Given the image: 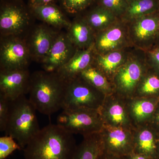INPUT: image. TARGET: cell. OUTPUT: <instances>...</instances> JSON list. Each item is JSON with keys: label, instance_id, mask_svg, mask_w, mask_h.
I'll list each match as a JSON object with an SVG mask.
<instances>
[{"label": "cell", "instance_id": "obj_13", "mask_svg": "<svg viewBox=\"0 0 159 159\" xmlns=\"http://www.w3.org/2000/svg\"><path fill=\"white\" fill-rule=\"evenodd\" d=\"M31 76L27 69L1 70L0 94L12 101L29 93Z\"/></svg>", "mask_w": 159, "mask_h": 159}, {"label": "cell", "instance_id": "obj_16", "mask_svg": "<svg viewBox=\"0 0 159 159\" xmlns=\"http://www.w3.org/2000/svg\"><path fill=\"white\" fill-rule=\"evenodd\" d=\"M96 54L93 45L87 49H77L73 57L57 73L64 80L67 82L92 65Z\"/></svg>", "mask_w": 159, "mask_h": 159}, {"label": "cell", "instance_id": "obj_18", "mask_svg": "<svg viewBox=\"0 0 159 159\" xmlns=\"http://www.w3.org/2000/svg\"><path fill=\"white\" fill-rule=\"evenodd\" d=\"M58 34L47 26H37L27 43L31 57L41 61L48 53Z\"/></svg>", "mask_w": 159, "mask_h": 159}, {"label": "cell", "instance_id": "obj_29", "mask_svg": "<svg viewBox=\"0 0 159 159\" xmlns=\"http://www.w3.org/2000/svg\"><path fill=\"white\" fill-rule=\"evenodd\" d=\"M95 0H61L64 9L71 14H77L86 9Z\"/></svg>", "mask_w": 159, "mask_h": 159}, {"label": "cell", "instance_id": "obj_24", "mask_svg": "<svg viewBox=\"0 0 159 159\" xmlns=\"http://www.w3.org/2000/svg\"><path fill=\"white\" fill-rule=\"evenodd\" d=\"M83 17L95 34L108 28L119 19L111 11L98 5Z\"/></svg>", "mask_w": 159, "mask_h": 159}, {"label": "cell", "instance_id": "obj_5", "mask_svg": "<svg viewBox=\"0 0 159 159\" xmlns=\"http://www.w3.org/2000/svg\"><path fill=\"white\" fill-rule=\"evenodd\" d=\"M66 82L63 110L101 107L106 96L82 77L78 76Z\"/></svg>", "mask_w": 159, "mask_h": 159}, {"label": "cell", "instance_id": "obj_19", "mask_svg": "<svg viewBox=\"0 0 159 159\" xmlns=\"http://www.w3.org/2000/svg\"><path fill=\"white\" fill-rule=\"evenodd\" d=\"M134 48L131 47L105 54H96L93 64L112 82L114 75L126 61Z\"/></svg>", "mask_w": 159, "mask_h": 159}, {"label": "cell", "instance_id": "obj_17", "mask_svg": "<svg viewBox=\"0 0 159 159\" xmlns=\"http://www.w3.org/2000/svg\"><path fill=\"white\" fill-rule=\"evenodd\" d=\"M134 151L152 159H159L157 142L159 134L149 124L133 129Z\"/></svg>", "mask_w": 159, "mask_h": 159}, {"label": "cell", "instance_id": "obj_34", "mask_svg": "<svg viewBox=\"0 0 159 159\" xmlns=\"http://www.w3.org/2000/svg\"><path fill=\"white\" fill-rule=\"evenodd\" d=\"M122 157L123 159H152L145 155L135 153L134 152L129 154L126 156Z\"/></svg>", "mask_w": 159, "mask_h": 159}, {"label": "cell", "instance_id": "obj_35", "mask_svg": "<svg viewBox=\"0 0 159 159\" xmlns=\"http://www.w3.org/2000/svg\"><path fill=\"white\" fill-rule=\"evenodd\" d=\"M99 159H123L122 157H119L103 152Z\"/></svg>", "mask_w": 159, "mask_h": 159}, {"label": "cell", "instance_id": "obj_38", "mask_svg": "<svg viewBox=\"0 0 159 159\" xmlns=\"http://www.w3.org/2000/svg\"><path fill=\"white\" fill-rule=\"evenodd\" d=\"M158 5H159V0H158Z\"/></svg>", "mask_w": 159, "mask_h": 159}, {"label": "cell", "instance_id": "obj_25", "mask_svg": "<svg viewBox=\"0 0 159 159\" xmlns=\"http://www.w3.org/2000/svg\"><path fill=\"white\" fill-rule=\"evenodd\" d=\"M78 76L82 77L106 96L114 93L112 83L93 64L83 71Z\"/></svg>", "mask_w": 159, "mask_h": 159}, {"label": "cell", "instance_id": "obj_37", "mask_svg": "<svg viewBox=\"0 0 159 159\" xmlns=\"http://www.w3.org/2000/svg\"><path fill=\"white\" fill-rule=\"evenodd\" d=\"M158 135V142H157V152L158 155V157L159 159V133Z\"/></svg>", "mask_w": 159, "mask_h": 159}, {"label": "cell", "instance_id": "obj_22", "mask_svg": "<svg viewBox=\"0 0 159 159\" xmlns=\"http://www.w3.org/2000/svg\"><path fill=\"white\" fill-rule=\"evenodd\" d=\"M103 152L100 132L91 134L83 136L72 159H99Z\"/></svg>", "mask_w": 159, "mask_h": 159}, {"label": "cell", "instance_id": "obj_33", "mask_svg": "<svg viewBox=\"0 0 159 159\" xmlns=\"http://www.w3.org/2000/svg\"><path fill=\"white\" fill-rule=\"evenodd\" d=\"M57 0H29L31 7L34 6L54 4Z\"/></svg>", "mask_w": 159, "mask_h": 159}, {"label": "cell", "instance_id": "obj_28", "mask_svg": "<svg viewBox=\"0 0 159 159\" xmlns=\"http://www.w3.org/2000/svg\"><path fill=\"white\" fill-rule=\"evenodd\" d=\"M15 139L9 135L0 138V159H5L16 150L22 149Z\"/></svg>", "mask_w": 159, "mask_h": 159}, {"label": "cell", "instance_id": "obj_36", "mask_svg": "<svg viewBox=\"0 0 159 159\" xmlns=\"http://www.w3.org/2000/svg\"><path fill=\"white\" fill-rule=\"evenodd\" d=\"M154 47H158L159 48V33L157 37L156 41L155 43Z\"/></svg>", "mask_w": 159, "mask_h": 159}, {"label": "cell", "instance_id": "obj_8", "mask_svg": "<svg viewBox=\"0 0 159 159\" xmlns=\"http://www.w3.org/2000/svg\"><path fill=\"white\" fill-rule=\"evenodd\" d=\"M31 57L27 43L18 35L2 36L0 46L1 70L27 69Z\"/></svg>", "mask_w": 159, "mask_h": 159}, {"label": "cell", "instance_id": "obj_6", "mask_svg": "<svg viewBox=\"0 0 159 159\" xmlns=\"http://www.w3.org/2000/svg\"><path fill=\"white\" fill-rule=\"evenodd\" d=\"M57 124L71 134L83 136L99 133L104 126L99 110L87 108L63 110Z\"/></svg>", "mask_w": 159, "mask_h": 159}, {"label": "cell", "instance_id": "obj_2", "mask_svg": "<svg viewBox=\"0 0 159 159\" xmlns=\"http://www.w3.org/2000/svg\"><path fill=\"white\" fill-rule=\"evenodd\" d=\"M66 84L57 72H35L31 76L29 100L36 110L50 117L62 109Z\"/></svg>", "mask_w": 159, "mask_h": 159}, {"label": "cell", "instance_id": "obj_11", "mask_svg": "<svg viewBox=\"0 0 159 159\" xmlns=\"http://www.w3.org/2000/svg\"><path fill=\"white\" fill-rule=\"evenodd\" d=\"M133 129L104 125L100 132L104 152L119 157L134 152Z\"/></svg>", "mask_w": 159, "mask_h": 159}, {"label": "cell", "instance_id": "obj_32", "mask_svg": "<svg viewBox=\"0 0 159 159\" xmlns=\"http://www.w3.org/2000/svg\"><path fill=\"white\" fill-rule=\"evenodd\" d=\"M149 125L159 133V102Z\"/></svg>", "mask_w": 159, "mask_h": 159}, {"label": "cell", "instance_id": "obj_20", "mask_svg": "<svg viewBox=\"0 0 159 159\" xmlns=\"http://www.w3.org/2000/svg\"><path fill=\"white\" fill-rule=\"evenodd\" d=\"M67 29V35L77 49H87L93 45L95 33L83 16L71 22Z\"/></svg>", "mask_w": 159, "mask_h": 159}, {"label": "cell", "instance_id": "obj_14", "mask_svg": "<svg viewBox=\"0 0 159 159\" xmlns=\"http://www.w3.org/2000/svg\"><path fill=\"white\" fill-rule=\"evenodd\" d=\"M66 33L58 34L48 53L41 61L48 72H57L73 57L77 50Z\"/></svg>", "mask_w": 159, "mask_h": 159}, {"label": "cell", "instance_id": "obj_9", "mask_svg": "<svg viewBox=\"0 0 159 159\" xmlns=\"http://www.w3.org/2000/svg\"><path fill=\"white\" fill-rule=\"evenodd\" d=\"M93 46L97 54H105L134 47L129 37L127 24L120 19L96 33Z\"/></svg>", "mask_w": 159, "mask_h": 159}, {"label": "cell", "instance_id": "obj_7", "mask_svg": "<svg viewBox=\"0 0 159 159\" xmlns=\"http://www.w3.org/2000/svg\"><path fill=\"white\" fill-rule=\"evenodd\" d=\"M126 24L129 37L134 47L145 51L154 46L159 33V10Z\"/></svg>", "mask_w": 159, "mask_h": 159}, {"label": "cell", "instance_id": "obj_12", "mask_svg": "<svg viewBox=\"0 0 159 159\" xmlns=\"http://www.w3.org/2000/svg\"><path fill=\"white\" fill-rule=\"evenodd\" d=\"M30 21L29 12L20 4L9 3L1 8L0 29L3 36L21 34L28 28Z\"/></svg>", "mask_w": 159, "mask_h": 159}, {"label": "cell", "instance_id": "obj_21", "mask_svg": "<svg viewBox=\"0 0 159 159\" xmlns=\"http://www.w3.org/2000/svg\"><path fill=\"white\" fill-rule=\"evenodd\" d=\"M34 15L44 22L55 28L68 29L71 22L54 4L31 7Z\"/></svg>", "mask_w": 159, "mask_h": 159}, {"label": "cell", "instance_id": "obj_27", "mask_svg": "<svg viewBox=\"0 0 159 159\" xmlns=\"http://www.w3.org/2000/svg\"><path fill=\"white\" fill-rule=\"evenodd\" d=\"M98 5L111 11L120 19L128 6V0H99Z\"/></svg>", "mask_w": 159, "mask_h": 159}, {"label": "cell", "instance_id": "obj_30", "mask_svg": "<svg viewBox=\"0 0 159 159\" xmlns=\"http://www.w3.org/2000/svg\"><path fill=\"white\" fill-rule=\"evenodd\" d=\"M9 101L6 97L0 94V131L5 132L8 118H9Z\"/></svg>", "mask_w": 159, "mask_h": 159}, {"label": "cell", "instance_id": "obj_1", "mask_svg": "<svg viewBox=\"0 0 159 159\" xmlns=\"http://www.w3.org/2000/svg\"><path fill=\"white\" fill-rule=\"evenodd\" d=\"M77 145L74 134L50 124L40 129L23 150L25 159H72Z\"/></svg>", "mask_w": 159, "mask_h": 159}, {"label": "cell", "instance_id": "obj_23", "mask_svg": "<svg viewBox=\"0 0 159 159\" xmlns=\"http://www.w3.org/2000/svg\"><path fill=\"white\" fill-rule=\"evenodd\" d=\"M159 10L158 0H128L127 8L120 19L127 23Z\"/></svg>", "mask_w": 159, "mask_h": 159}, {"label": "cell", "instance_id": "obj_26", "mask_svg": "<svg viewBox=\"0 0 159 159\" xmlns=\"http://www.w3.org/2000/svg\"><path fill=\"white\" fill-rule=\"evenodd\" d=\"M159 97V75L148 67L139 82L134 97Z\"/></svg>", "mask_w": 159, "mask_h": 159}, {"label": "cell", "instance_id": "obj_15", "mask_svg": "<svg viewBox=\"0 0 159 159\" xmlns=\"http://www.w3.org/2000/svg\"><path fill=\"white\" fill-rule=\"evenodd\" d=\"M127 109L134 128L150 124L159 102V97L126 99Z\"/></svg>", "mask_w": 159, "mask_h": 159}, {"label": "cell", "instance_id": "obj_31", "mask_svg": "<svg viewBox=\"0 0 159 159\" xmlns=\"http://www.w3.org/2000/svg\"><path fill=\"white\" fill-rule=\"evenodd\" d=\"M145 52L148 67L159 75V48L153 47Z\"/></svg>", "mask_w": 159, "mask_h": 159}, {"label": "cell", "instance_id": "obj_3", "mask_svg": "<svg viewBox=\"0 0 159 159\" xmlns=\"http://www.w3.org/2000/svg\"><path fill=\"white\" fill-rule=\"evenodd\" d=\"M36 110L25 95L10 101L5 132L16 140L22 149L40 130Z\"/></svg>", "mask_w": 159, "mask_h": 159}, {"label": "cell", "instance_id": "obj_10", "mask_svg": "<svg viewBox=\"0 0 159 159\" xmlns=\"http://www.w3.org/2000/svg\"><path fill=\"white\" fill-rule=\"evenodd\" d=\"M104 125L133 129L126 98L114 93L106 96L99 109Z\"/></svg>", "mask_w": 159, "mask_h": 159}, {"label": "cell", "instance_id": "obj_4", "mask_svg": "<svg viewBox=\"0 0 159 159\" xmlns=\"http://www.w3.org/2000/svg\"><path fill=\"white\" fill-rule=\"evenodd\" d=\"M148 68L145 51L134 48L113 77L114 93L126 99L133 97Z\"/></svg>", "mask_w": 159, "mask_h": 159}]
</instances>
